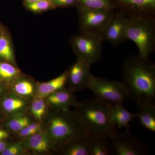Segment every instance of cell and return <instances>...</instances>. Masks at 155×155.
Listing matches in <instances>:
<instances>
[{
  "mask_svg": "<svg viewBox=\"0 0 155 155\" xmlns=\"http://www.w3.org/2000/svg\"><path fill=\"white\" fill-rule=\"evenodd\" d=\"M41 130L52 139L58 152L70 141L87 134L75 113L69 110H51L42 123Z\"/></svg>",
  "mask_w": 155,
  "mask_h": 155,
  "instance_id": "cell-3",
  "label": "cell"
},
{
  "mask_svg": "<svg viewBox=\"0 0 155 155\" xmlns=\"http://www.w3.org/2000/svg\"><path fill=\"white\" fill-rule=\"evenodd\" d=\"M28 150L25 147L24 141L14 143L8 145L7 147L2 153V155H19L25 153Z\"/></svg>",
  "mask_w": 155,
  "mask_h": 155,
  "instance_id": "cell-26",
  "label": "cell"
},
{
  "mask_svg": "<svg viewBox=\"0 0 155 155\" xmlns=\"http://www.w3.org/2000/svg\"><path fill=\"white\" fill-rule=\"evenodd\" d=\"M49 108L53 110H69L72 107H75L78 102L74 92L66 87L57 91L45 98Z\"/></svg>",
  "mask_w": 155,
  "mask_h": 155,
  "instance_id": "cell-12",
  "label": "cell"
},
{
  "mask_svg": "<svg viewBox=\"0 0 155 155\" xmlns=\"http://www.w3.org/2000/svg\"><path fill=\"white\" fill-rule=\"evenodd\" d=\"M102 35L82 32L74 38L73 46L78 59L94 64L101 56L104 42Z\"/></svg>",
  "mask_w": 155,
  "mask_h": 155,
  "instance_id": "cell-6",
  "label": "cell"
},
{
  "mask_svg": "<svg viewBox=\"0 0 155 155\" xmlns=\"http://www.w3.org/2000/svg\"><path fill=\"white\" fill-rule=\"evenodd\" d=\"M11 85L12 92L31 100L36 94L37 84L27 79H16Z\"/></svg>",
  "mask_w": 155,
  "mask_h": 155,
  "instance_id": "cell-19",
  "label": "cell"
},
{
  "mask_svg": "<svg viewBox=\"0 0 155 155\" xmlns=\"http://www.w3.org/2000/svg\"><path fill=\"white\" fill-rule=\"evenodd\" d=\"M111 154L116 155H142L147 153L146 146L126 130L122 133H118L111 139Z\"/></svg>",
  "mask_w": 155,
  "mask_h": 155,
  "instance_id": "cell-8",
  "label": "cell"
},
{
  "mask_svg": "<svg viewBox=\"0 0 155 155\" xmlns=\"http://www.w3.org/2000/svg\"><path fill=\"white\" fill-rule=\"evenodd\" d=\"M32 122L30 116L24 113L11 116L6 122L5 126L11 132L17 133Z\"/></svg>",
  "mask_w": 155,
  "mask_h": 155,
  "instance_id": "cell-22",
  "label": "cell"
},
{
  "mask_svg": "<svg viewBox=\"0 0 155 155\" xmlns=\"http://www.w3.org/2000/svg\"><path fill=\"white\" fill-rule=\"evenodd\" d=\"M75 107L76 118L87 134L104 136L110 140L118 133L110 121V105L94 97L78 102Z\"/></svg>",
  "mask_w": 155,
  "mask_h": 155,
  "instance_id": "cell-2",
  "label": "cell"
},
{
  "mask_svg": "<svg viewBox=\"0 0 155 155\" xmlns=\"http://www.w3.org/2000/svg\"><path fill=\"white\" fill-rule=\"evenodd\" d=\"M80 24L82 32L102 34L114 16V10L93 9L80 5Z\"/></svg>",
  "mask_w": 155,
  "mask_h": 155,
  "instance_id": "cell-7",
  "label": "cell"
},
{
  "mask_svg": "<svg viewBox=\"0 0 155 155\" xmlns=\"http://www.w3.org/2000/svg\"><path fill=\"white\" fill-rule=\"evenodd\" d=\"M91 65L86 61L78 59L77 62L67 72L68 88L74 92L87 88L90 78L92 75L90 71Z\"/></svg>",
  "mask_w": 155,
  "mask_h": 155,
  "instance_id": "cell-10",
  "label": "cell"
},
{
  "mask_svg": "<svg viewBox=\"0 0 155 155\" xmlns=\"http://www.w3.org/2000/svg\"><path fill=\"white\" fill-rule=\"evenodd\" d=\"M128 18H155V0H116Z\"/></svg>",
  "mask_w": 155,
  "mask_h": 155,
  "instance_id": "cell-9",
  "label": "cell"
},
{
  "mask_svg": "<svg viewBox=\"0 0 155 155\" xmlns=\"http://www.w3.org/2000/svg\"><path fill=\"white\" fill-rule=\"evenodd\" d=\"M59 152L65 155H89L87 134L70 141Z\"/></svg>",
  "mask_w": 155,
  "mask_h": 155,
  "instance_id": "cell-18",
  "label": "cell"
},
{
  "mask_svg": "<svg viewBox=\"0 0 155 155\" xmlns=\"http://www.w3.org/2000/svg\"><path fill=\"white\" fill-rule=\"evenodd\" d=\"M31 101L11 92L2 101L1 106L3 111L11 117L26 113L28 110Z\"/></svg>",
  "mask_w": 155,
  "mask_h": 155,
  "instance_id": "cell-14",
  "label": "cell"
},
{
  "mask_svg": "<svg viewBox=\"0 0 155 155\" xmlns=\"http://www.w3.org/2000/svg\"><path fill=\"white\" fill-rule=\"evenodd\" d=\"M26 138L24 141L25 147L35 153L44 154L52 150L57 151L52 139L43 130H40Z\"/></svg>",
  "mask_w": 155,
  "mask_h": 155,
  "instance_id": "cell-13",
  "label": "cell"
},
{
  "mask_svg": "<svg viewBox=\"0 0 155 155\" xmlns=\"http://www.w3.org/2000/svg\"><path fill=\"white\" fill-rule=\"evenodd\" d=\"M89 155H109L111 154V144L107 137L97 134H87Z\"/></svg>",
  "mask_w": 155,
  "mask_h": 155,
  "instance_id": "cell-17",
  "label": "cell"
},
{
  "mask_svg": "<svg viewBox=\"0 0 155 155\" xmlns=\"http://www.w3.org/2000/svg\"><path fill=\"white\" fill-rule=\"evenodd\" d=\"M41 123L32 122L17 133L19 137L27 138L41 130Z\"/></svg>",
  "mask_w": 155,
  "mask_h": 155,
  "instance_id": "cell-27",
  "label": "cell"
},
{
  "mask_svg": "<svg viewBox=\"0 0 155 155\" xmlns=\"http://www.w3.org/2000/svg\"><path fill=\"white\" fill-rule=\"evenodd\" d=\"M9 137V134L6 130L0 129V141L8 138Z\"/></svg>",
  "mask_w": 155,
  "mask_h": 155,
  "instance_id": "cell-30",
  "label": "cell"
},
{
  "mask_svg": "<svg viewBox=\"0 0 155 155\" xmlns=\"http://www.w3.org/2000/svg\"><path fill=\"white\" fill-rule=\"evenodd\" d=\"M67 72H65L54 79L48 82L37 84L36 94L35 97L45 98L51 94L65 88L67 84Z\"/></svg>",
  "mask_w": 155,
  "mask_h": 155,
  "instance_id": "cell-16",
  "label": "cell"
},
{
  "mask_svg": "<svg viewBox=\"0 0 155 155\" xmlns=\"http://www.w3.org/2000/svg\"><path fill=\"white\" fill-rule=\"evenodd\" d=\"M94 98L110 105L123 104L130 98L123 82L107 80L92 75L87 87Z\"/></svg>",
  "mask_w": 155,
  "mask_h": 155,
  "instance_id": "cell-5",
  "label": "cell"
},
{
  "mask_svg": "<svg viewBox=\"0 0 155 155\" xmlns=\"http://www.w3.org/2000/svg\"><path fill=\"white\" fill-rule=\"evenodd\" d=\"M126 35L137 45L140 57L149 58L155 50V18H128Z\"/></svg>",
  "mask_w": 155,
  "mask_h": 155,
  "instance_id": "cell-4",
  "label": "cell"
},
{
  "mask_svg": "<svg viewBox=\"0 0 155 155\" xmlns=\"http://www.w3.org/2000/svg\"><path fill=\"white\" fill-rule=\"evenodd\" d=\"M138 117L141 125L147 130L155 132V106L153 104H147L139 107Z\"/></svg>",
  "mask_w": 155,
  "mask_h": 155,
  "instance_id": "cell-20",
  "label": "cell"
},
{
  "mask_svg": "<svg viewBox=\"0 0 155 155\" xmlns=\"http://www.w3.org/2000/svg\"><path fill=\"white\" fill-rule=\"evenodd\" d=\"M2 93V87H1V85H0V95Z\"/></svg>",
  "mask_w": 155,
  "mask_h": 155,
  "instance_id": "cell-33",
  "label": "cell"
},
{
  "mask_svg": "<svg viewBox=\"0 0 155 155\" xmlns=\"http://www.w3.org/2000/svg\"><path fill=\"white\" fill-rule=\"evenodd\" d=\"M8 144L5 142L3 141V140L0 141V153L2 152L8 146Z\"/></svg>",
  "mask_w": 155,
  "mask_h": 155,
  "instance_id": "cell-31",
  "label": "cell"
},
{
  "mask_svg": "<svg viewBox=\"0 0 155 155\" xmlns=\"http://www.w3.org/2000/svg\"><path fill=\"white\" fill-rule=\"evenodd\" d=\"M41 1V0H25V3H31L38 1Z\"/></svg>",
  "mask_w": 155,
  "mask_h": 155,
  "instance_id": "cell-32",
  "label": "cell"
},
{
  "mask_svg": "<svg viewBox=\"0 0 155 155\" xmlns=\"http://www.w3.org/2000/svg\"><path fill=\"white\" fill-rule=\"evenodd\" d=\"M77 0H51L53 4L58 6H68L74 5Z\"/></svg>",
  "mask_w": 155,
  "mask_h": 155,
  "instance_id": "cell-29",
  "label": "cell"
},
{
  "mask_svg": "<svg viewBox=\"0 0 155 155\" xmlns=\"http://www.w3.org/2000/svg\"><path fill=\"white\" fill-rule=\"evenodd\" d=\"M49 108L45 98L35 97L31 101L28 110L37 122L42 123L48 114Z\"/></svg>",
  "mask_w": 155,
  "mask_h": 155,
  "instance_id": "cell-21",
  "label": "cell"
},
{
  "mask_svg": "<svg viewBox=\"0 0 155 155\" xmlns=\"http://www.w3.org/2000/svg\"><path fill=\"white\" fill-rule=\"evenodd\" d=\"M136 115L131 114L123 106V104H116L110 105L109 117L112 124L119 129L125 128L130 130V122L134 120Z\"/></svg>",
  "mask_w": 155,
  "mask_h": 155,
  "instance_id": "cell-15",
  "label": "cell"
},
{
  "mask_svg": "<svg viewBox=\"0 0 155 155\" xmlns=\"http://www.w3.org/2000/svg\"><path fill=\"white\" fill-rule=\"evenodd\" d=\"M25 4L28 9L35 12L45 11L52 7L54 5L51 0H41L34 2L25 3Z\"/></svg>",
  "mask_w": 155,
  "mask_h": 155,
  "instance_id": "cell-28",
  "label": "cell"
},
{
  "mask_svg": "<svg viewBox=\"0 0 155 155\" xmlns=\"http://www.w3.org/2000/svg\"><path fill=\"white\" fill-rule=\"evenodd\" d=\"M128 20L122 11L115 13L102 34L104 41L118 45L127 40L126 31Z\"/></svg>",
  "mask_w": 155,
  "mask_h": 155,
  "instance_id": "cell-11",
  "label": "cell"
},
{
  "mask_svg": "<svg viewBox=\"0 0 155 155\" xmlns=\"http://www.w3.org/2000/svg\"><path fill=\"white\" fill-rule=\"evenodd\" d=\"M80 5L89 8L114 10L116 6L111 0H77Z\"/></svg>",
  "mask_w": 155,
  "mask_h": 155,
  "instance_id": "cell-25",
  "label": "cell"
},
{
  "mask_svg": "<svg viewBox=\"0 0 155 155\" xmlns=\"http://www.w3.org/2000/svg\"><path fill=\"white\" fill-rule=\"evenodd\" d=\"M0 60L7 62H12L14 60L10 41L2 31L0 33Z\"/></svg>",
  "mask_w": 155,
  "mask_h": 155,
  "instance_id": "cell-23",
  "label": "cell"
},
{
  "mask_svg": "<svg viewBox=\"0 0 155 155\" xmlns=\"http://www.w3.org/2000/svg\"><path fill=\"white\" fill-rule=\"evenodd\" d=\"M2 31L0 30V33H1V31Z\"/></svg>",
  "mask_w": 155,
  "mask_h": 155,
  "instance_id": "cell-34",
  "label": "cell"
},
{
  "mask_svg": "<svg viewBox=\"0 0 155 155\" xmlns=\"http://www.w3.org/2000/svg\"><path fill=\"white\" fill-rule=\"evenodd\" d=\"M123 81L130 98L139 107L154 104L155 98V65L149 58L138 55L129 57L122 66Z\"/></svg>",
  "mask_w": 155,
  "mask_h": 155,
  "instance_id": "cell-1",
  "label": "cell"
},
{
  "mask_svg": "<svg viewBox=\"0 0 155 155\" xmlns=\"http://www.w3.org/2000/svg\"><path fill=\"white\" fill-rule=\"evenodd\" d=\"M19 71L8 62L0 61V79L7 82H11L16 79Z\"/></svg>",
  "mask_w": 155,
  "mask_h": 155,
  "instance_id": "cell-24",
  "label": "cell"
}]
</instances>
